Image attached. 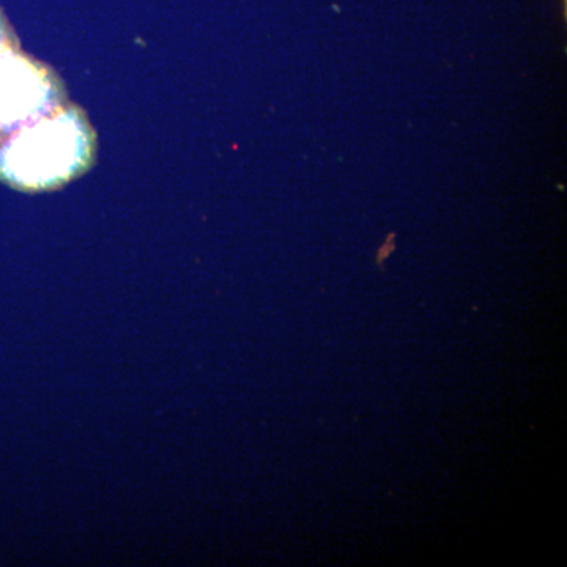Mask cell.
<instances>
[{"instance_id":"1","label":"cell","mask_w":567,"mask_h":567,"mask_svg":"<svg viewBox=\"0 0 567 567\" xmlns=\"http://www.w3.org/2000/svg\"><path fill=\"white\" fill-rule=\"evenodd\" d=\"M99 136L78 104L29 123L0 140V183L21 193L61 189L92 169Z\"/></svg>"},{"instance_id":"3","label":"cell","mask_w":567,"mask_h":567,"mask_svg":"<svg viewBox=\"0 0 567 567\" xmlns=\"http://www.w3.org/2000/svg\"><path fill=\"white\" fill-rule=\"evenodd\" d=\"M17 50H21L20 39H18L13 25L7 20L6 13L0 10V58L7 52Z\"/></svg>"},{"instance_id":"4","label":"cell","mask_w":567,"mask_h":567,"mask_svg":"<svg viewBox=\"0 0 567 567\" xmlns=\"http://www.w3.org/2000/svg\"><path fill=\"white\" fill-rule=\"evenodd\" d=\"M394 249V245H391L390 241H388V244L383 245V248L380 249V252H379V262L382 264L383 260L386 259L388 256H390V252L393 251Z\"/></svg>"},{"instance_id":"2","label":"cell","mask_w":567,"mask_h":567,"mask_svg":"<svg viewBox=\"0 0 567 567\" xmlns=\"http://www.w3.org/2000/svg\"><path fill=\"white\" fill-rule=\"evenodd\" d=\"M58 71L21 50L0 58V140L66 103Z\"/></svg>"}]
</instances>
